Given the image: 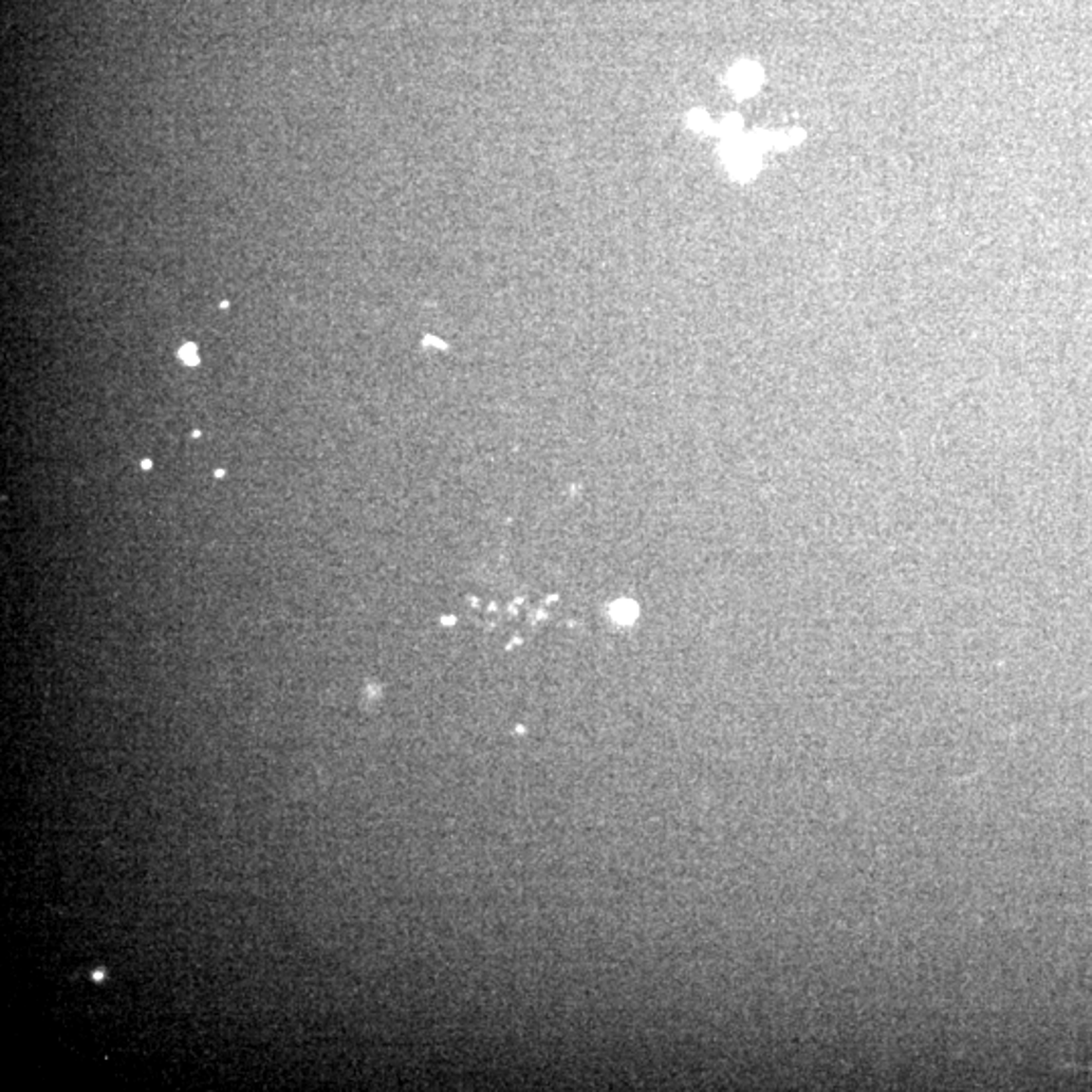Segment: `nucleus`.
<instances>
[{"label":"nucleus","mask_w":1092,"mask_h":1092,"mask_svg":"<svg viewBox=\"0 0 1092 1092\" xmlns=\"http://www.w3.org/2000/svg\"><path fill=\"white\" fill-rule=\"evenodd\" d=\"M142 467H144V469H150V467H152V462H150V460H144V462H142Z\"/></svg>","instance_id":"4"},{"label":"nucleus","mask_w":1092,"mask_h":1092,"mask_svg":"<svg viewBox=\"0 0 1092 1092\" xmlns=\"http://www.w3.org/2000/svg\"><path fill=\"white\" fill-rule=\"evenodd\" d=\"M759 81H761V71L757 70L755 66H748V63L739 66L737 70L730 73V86L741 95L755 92Z\"/></svg>","instance_id":"1"},{"label":"nucleus","mask_w":1092,"mask_h":1092,"mask_svg":"<svg viewBox=\"0 0 1092 1092\" xmlns=\"http://www.w3.org/2000/svg\"><path fill=\"white\" fill-rule=\"evenodd\" d=\"M179 358L185 363L186 367H197L201 363V356H199V349L197 345L192 343H186L181 349H179Z\"/></svg>","instance_id":"2"},{"label":"nucleus","mask_w":1092,"mask_h":1092,"mask_svg":"<svg viewBox=\"0 0 1092 1092\" xmlns=\"http://www.w3.org/2000/svg\"><path fill=\"white\" fill-rule=\"evenodd\" d=\"M688 119H690L688 124H690L695 130H698V132H702V130H708V128H710V119H708V116H706L704 112H700V110L692 112Z\"/></svg>","instance_id":"3"}]
</instances>
